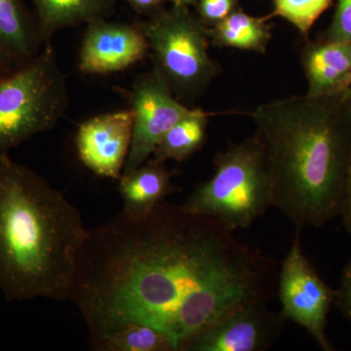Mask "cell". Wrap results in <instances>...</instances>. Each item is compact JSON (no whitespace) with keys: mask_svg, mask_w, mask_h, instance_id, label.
<instances>
[{"mask_svg":"<svg viewBox=\"0 0 351 351\" xmlns=\"http://www.w3.org/2000/svg\"><path fill=\"white\" fill-rule=\"evenodd\" d=\"M138 25L154 69L182 103L195 100L219 75L209 53L208 27L191 7L172 4Z\"/></svg>","mask_w":351,"mask_h":351,"instance_id":"cell-6","label":"cell"},{"mask_svg":"<svg viewBox=\"0 0 351 351\" xmlns=\"http://www.w3.org/2000/svg\"><path fill=\"white\" fill-rule=\"evenodd\" d=\"M210 117L212 113L195 108L191 114L180 120L161 138L154 158L161 162H182L193 156L204 145Z\"/></svg>","mask_w":351,"mask_h":351,"instance_id":"cell-17","label":"cell"},{"mask_svg":"<svg viewBox=\"0 0 351 351\" xmlns=\"http://www.w3.org/2000/svg\"><path fill=\"white\" fill-rule=\"evenodd\" d=\"M346 96H348V101H350L351 106V86L346 90Z\"/></svg>","mask_w":351,"mask_h":351,"instance_id":"cell-27","label":"cell"},{"mask_svg":"<svg viewBox=\"0 0 351 351\" xmlns=\"http://www.w3.org/2000/svg\"><path fill=\"white\" fill-rule=\"evenodd\" d=\"M43 45L25 0H0V52L22 64L38 55Z\"/></svg>","mask_w":351,"mask_h":351,"instance_id":"cell-15","label":"cell"},{"mask_svg":"<svg viewBox=\"0 0 351 351\" xmlns=\"http://www.w3.org/2000/svg\"><path fill=\"white\" fill-rule=\"evenodd\" d=\"M214 173L181 206L208 217L228 230L250 228L272 207L269 164L257 136L228 145L217 154Z\"/></svg>","mask_w":351,"mask_h":351,"instance_id":"cell-4","label":"cell"},{"mask_svg":"<svg viewBox=\"0 0 351 351\" xmlns=\"http://www.w3.org/2000/svg\"><path fill=\"white\" fill-rule=\"evenodd\" d=\"M270 17L282 18L302 34H308L316 21L332 5V0H272Z\"/></svg>","mask_w":351,"mask_h":351,"instance_id":"cell-19","label":"cell"},{"mask_svg":"<svg viewBox=\"0 0 351 351\" xmlns=\"http://www.w3.org/2000/svg\"><path fill=\"white\" fill-rule=\"evenodd\" d=\"M301 61L307 95L341 93L351 86V43L317 38L304 46Z\"/></svg>","mask_w":351,"mask_h":351,"instance_id":"cell-12","label":"cell"},{"mask_svg":"<svg viewBox=\"0 0 351 351\" xmlns=\"http://www.w3.org/2000/svg\"><path fill=\"white\" fill-rule=\"evenodd\" d=\"M277 293L286 319L306 330L321 350H335L326 334L335 290L322 278L302 248L300 232L281 262Z\"/></svg>","mask_w":351,"mask_h":351,"instance_id":"cell-7","label":"cell"},{"mask_svg":"<svg viewBox=\"0 0 351 351\" xmlns=\"http://www.w3.org/2000/svg\"><path fill=\"white\" fill-rule=\"evenodd\" d=\"M86 25L77 64L83 75L119 73L142 61L149 52L138 23L120 24L100 19Z\"/></svg>","mask_w":351,"mask_h":351,"instance_id":"cell-11","label":"cell"},{"mask_svg":"<svg viewBox=\"0 0 351 351\" xmlns=\"http://www.w3.org/2000/svg\"><path fill=\"white\" fill-rule=\"evenodd\" d=\"M318 38L351 43V0H338L331 24Z\"/></svg>","mask_w":351,"mask_h":351,"instance_id":"cell-20","label":"cell"},{"mask_svg":"<svg viewBox=\"0 0 351 351\" xmlns=\"http://www.w3.org/2000/svg\"><path fill=\"white\" fill-rule=\"evenodd\" d=\"M128 98L133 112V135L122 174L147 162L163 136L195 110L176 98L156 69L138 76Z\"/></svg>","mask_w":351,"mask_h":351,"instance_id":"cell-9","label":"cell"},{"mask_svg":"<svg viewBox=\"0 0 351 351\" xmlns=\"http://www.w3.org/2000/svg\"><path fill=\"white\" fill-rule=\"evenodd\" d=\"M173 173L164 162L149 159L130 172L123 173L119 181V193L123 201V213L144 216L175 193Z\"/></svg>","mask_w":351,"mask_h":351,"instance_id":"cell-13","label":"cell"},{"mask_svg":"<svg viewBox=\"0 0 351 351\" xmlns=\"http://www.w3.org/2000/svg\"><path fill=\"white\" fill-rule=\"evenodd\" d=\"M267 17H255L241 8L230 14L225 20L208 29L210 41L219 47L253 51L265 54L271 39V31Z\"/></svg>","mask_w":351,"mask_h":351,"instance_id":"cell-16","label":"cell"},{"mask_svg":"<svg viewBox=\"0 0 351 351\" xmlns=\"http://www.w3.org/2000/svg\"><path fill=\"white\" fill-rule=\"evenodd\" d=\"M66 76L51 41L0 80V156L56 126L69 108Z\"/></svg>","mask_w":351,"mask_h":351,"instance_id":"cell-5","label":"cell"},{"mask_svg":"<svg viewBox=\"0 0 351 351\" xmlns=\"http://www.w3.org/2000/svg\"><path fill=\"white\" fill-rule=\"evenodd\" d=\"M22 64L14 61L11 58L0 52V80Z\"/></svg>","mask_w":351,"mask_h":351,"instance_id":"cell-25","label":"cell"},{"mask_svg":"<svg viewBox=\"0 0 351 351\" xmlns=\"http://www.w3.org/2000/svg\"><path fill=\"white\" fill-rule=\"evenodd\" d=\"M88 230L59 191L0 156V292L7 302L66 301Z\"/></svg>","mask_w":351,"mask_h":351,"instance_id":"cell-3","label":"cell"},{"mask_svg":"<svg viewBox=\"0 0 351 351\" xmlns=\"http://www.w3.org/2000/svg\"><path fill=\"white\" fill-rule=\"evenodd\" d=\"M343 317L351 323V260L341 272L339 288L335 291V302Z\"/></svg>","mask_w":351,"mask_h":351,"instance_id":"cell-22","label":"cell"},{"mask_svg":"<svg viewBox=\"0 0 351 351\" xmlns=\"http://www.w3.org/2000/svg\"><path fill=\"white\" fill-rule=\"evenodd\" d=\"M195 14L208 29L225 20L239 8V0H197Z\"/></svg>","mask_w":351,"mask_h":351,"instance_id":"cell-21","label":"cell"},{"mask_svg":"<svg viewBox=\"0 0 351 351\" xmlns=\"http://www.w3.org/2000/svg\"><path fill=\"white\" fill-rule=\"evenodd\" d=\"M98 351H177L168 335L145 324H132L108 337Z\"/></svg>","mask_w":351,"mask_h":351,"instance_id":"cell-18","label":"cell"},{"mask_svg":"<svg viewBox=\"0 0 351 351\" xmlns=\"http://www.w3.org/2000/svg\"><path fill=\"white\" fill-rule=\"evenodd\" d=\"M133 135V112L103 113L84 120L75 134L80 162L99 177L119 180L123 172Z\"/></svg>","mask_w":351,"mask_h":351,"instance_id":"cell-10","label":"cell"},{"mask_svg":"<svg viewBox=\"0 0 351 351\" xmlns=\"http://www.w3.org/2000/svg\"><path fill=\"white\" fill-rule=\"evenodd\" d=\"M276 262L218 221L161 202L140 217L123 212L88 230L71 301L94 350L132 324L184 339L247 302H269Z\"/></svg>","mask_w":351,"mask_h":351,"instance_id":"cell-1","label":"cell"},{"mask_svg":"<svg viewBox=\"0 0 351 351\" xmlns=\"http://www.w3.org/2000/svg\"><path fill=\"white\" fill-rule=\"evenodd\" d=\"M125 1L128 2L133 7L134 10L137 11L138 13L151 17L165 9L164 6L168 0H125Z\"/></svg>","mask_w":351,"mask_h":351,"instance_id":"cell-23","label":"cell"},{"mask_svg":"<svg viewBox=\"0 0 351 351\" xmlns=\"http://www.w3.org/2000/svg\"><path fill=\"white\" fill-rule=\"evenodd\" d=\"M168 1L171 2L172 4H174V5L193 7L195 5L197 0H168Z\"/></svg>","mask_w":351,"mask_h":351,"instance_id":"cell-26","label":"cell"},{"mask_svg":"<svg viewBox=\"0 0 351 351\" xmlns=\"http://www.w3.org/2000/svg\"><path fill=\"white\" fill-rule=\"evenodd\" d=\"M287 319L267 302H247L226 311L193 336L179 351H265L280 337Z\"/></svg>","mask_w":351,"mask_h":351,"instance_id":"cell-8","label":"cell"},{"mask_svg":"<svg viewBox=\"0 0 351 351\" xmlns=\"http://www.w3.org/2000/svg\"><path fill=\"white\" fill-rule=\"evenodd\" d=\"M39 36L49 43L61 29L106 19L117 0H31Z\"/></svg>","mask_w":351,"mask_h":351,"instance_id":"cell-14","label":"cell"},{"mask_svg":"<svg viewBox=\"0 0 351 351\" xmlns=\"http://www.w3.org/2000/svg\"><path fill=\"white\" fill-rule=\"evenodd\" d=\"M250 117L269 164L272 207L298 232L341 216L351 168L346 91L263 104Z\"/></svg>","mask_w":351,"mask_h":351,"instance_id":"cell-2","label":"cell"},{"mask_svg":"<svg viewBox=\"0 0 351 351\" xmlns=\"http://www.w3.org/2000/svg\"><path fill=\"white\" fill-rule=\"evenodd\" d=\"M339 217H341L343 225L345 226L346 232L351 237V168L350 177H348V188H346L345 202H343V209H341V216Z\"/></svg>","mask_w":351,"mask_h":351,"instance_id":"cell-24","label":"cell"}]
</instances>
